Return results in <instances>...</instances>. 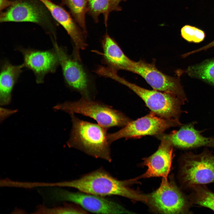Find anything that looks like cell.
Here are the masks:
<instances>
[{"instance_id": "ba28073f", "label": "cell", "mask_w": 214, "mask_h": 214, "mask_svg": "<svg viewBox=\"0 0 214 214\" xmlns=\"http://www.w3.org/2000/svg\"><path fill=\"white\" fill-rule=\"evenodd\" d=\"M183 125L179 119L158 117L152 112L135 120L130 121L117 132L108 133V139L112 143L122 138L127 139L147 135L158 136L171 127Z\"/></svg>"}, {"instance_id": "3957f363", "label": "cell", "mask_w": 214, "mask_h": 214, "mask_svg": "<svg viewBox=\"0 0 214 214\" xmlns=\"http://www.w3.org/2000/svg\"><path fill=\"white\" fill-rule=\"evenodd\" d=\"M69 114H78L92 118L97 123L108 129L124 127L130 120L121 112L93 99L83 97L74 101H66L55 107Z\"/></svg>"}, {"instance_id": "44dd1931", "label": "cell", "mask_w": 214, "mask_h": 214, "mask_svg": "<svg viewBox=\"0 0 214 214\" xmlns=\"http://www.w3.org/2000/svg\"><path fill=\"white\" fill-rule=\"evenodd\" d=\"M37 213L53 214H85L86 212L76 205L66 204L63 206L48 208L40 206L36 211Z\"/></svg>"}, {"instance_id": "5b68a950", "label": "cell", "mask_w": 214, "mask_h": 214, "mask_svg": "<svg viewBox=\"0 0 214 214\" xmlns=\"http://www.w3.org/2000/svg\"><path fill=\"white\" fill-rule=\"evenodd\" d=\"M70 192L56 187L45 188L43 197L45 202L49 204L63 201L73 202L85 210L92 213L102 214H117L126 210L117 203L104 196L80 191Z\"/></svg>"}, {"instance_id": "52a82bcc", "label": "cell", "mask_w": 214, "mask_h": 214, "mask_svg": "<svg viewBox=\"0 0 214 214\" xmlns=\"http://www.w3.org/2000/svg\"><path fill=\"white\" fill-rule=\"evenodd\" d=\"M53 44L67 86L79 93L82 97L93 99L94 91L90 79L80 62L81 59L73 54L69 55L67 50L59 46L56 41H53Z\"/></svg>"}, {"instance_id": "ffe728a7", "label": "cell", "mask_w": 214, "mask_h": 214, "mask_svg": "<svg viewBox=\"0 0 214 214\" xmlns=\"http://www.w3.org/2000/svg\"><path fill=\"white\" fill-rule=\"evenodd\" d=\"M87 12L97 22H98L99 16L103 14L106 26L109 14V0H87Z\"/></svg>"}, {"instance_id": "6da1fadb", "label": "cell", "mask_w": 214, "mask_h": 214, "mask_svg": "<svg viewBox=\"0 0 214 214\" xmlns=\"http://www.w3.org/2000/svg\"><path fill=\"white\" fill-rule=\"evenodd\" d=\"M72 126L67 144L96 158L111 162L112 158L108 129L98 123L84 121L71 114Z\"/></svg>"}, {"instance_id": "4fadbf2b", "label": "cell", "mask_w": 214, "mask_h": 214, "mask_svg": "<svg viewBox=\"0 0 214 214\" xmlns=\"http://www.w3.org/2000/svg\"><path fill=\"white\" fill-rule=\"evenodd\" d=\"M159 138L161 143L156 152L144 159L147 170L143 178L162 177L167 178L170 172L172 158L173 145L165 135Z\"/></svg>"}, {"instance_id": "603a6c76", "label": "cell", "mask_w": 214, "mask_h": 214, "mask_svg": "<svg viewBox=\"0 0 214 214\" xmlns=\"http://www.w3.org/2000/svg\"><path fill=\"white\" fill-rule=\"evenodd\" d=\"M123 0H109V13L111 11H119L121 8L119 6L121 1Z\"/></svg>"}, {"instance_id": "5bb4252c", "label": "cell", "mask_w": 214, "mask_h": 214, "mask_svg": "<svg viewBox=\"0 0 214 214\" xmlns=\"http://www.w3.org/2000/svg\"><path fill=\"white\" fill-rule=\"evenodd\" d=\"M196 122L183 125L180 129L165 135L173 146L182 149H189L201 147H214V137H206L201 133L204 130H199L195 128Z\"/></svg>"}, {"instance_id": "e0dca14e", "label": "cell", "mask_w": 214, "mask_h": 214, "mask_svg": "<svg viewBox=\"0 0 214 214\" xmlns=\"http://www.w3.org/2000/svg\"><path fill=\"white\" fill-rule=\"evenodd\" d=\"M192 192L188 198L192 204L208 208L214 211V193L204 185H198L191 187Z\"/></svg>"}, {"instance_id": "8fae6325", "label": "cell", "mask_w": 214, "mask_h": 214, "mask_svg": "<svg viewBox=\"0 0 214 214\" xmlns=\"http://www.w3.org/2000/svg\"><path fill=\"white\" fill-rule=\"evenodd\" d=\"M23 57L24 67L34 73L37 83H43L45 76L54 73L59 64L58 57L55 49L41 50L21 47L17 48Z\"/></svg>"}, {"instance_id": "7402d4cb", "label": "cell", "mask_w": 214, "mask_h": 214, "mask_svg": "<svg viewBox=\"0 0 214 214\" xmlns=\"http://www.w3.org/2000/svg\"><path fill=\"white\" fill-rule=\"evenodd\" d=\"M181 34L182 38L190 42L199 43L205 37V33L202 30L190 25H185L181 29Z\"/></svg>"}, {"instance_id": "d6986e66", "label": "cell", "mask_w": 214, "mask_h": 214, "mask_svg": "<svg viewBox=\"0 0 214 214\" xmlns=\"http://www.w3.org/2000/svg\"><path fill=\"white\" fill-rule=\"evenodd\" d=\"M62 2L68 8L75 21L86 34L85 15L87 12V0H62Z\"/></svg>"}, {"instance_id": "9c48e42d", "label": "cell", "mask_w": 214, "mask_h": 214, "mask_svg": "<svg viewBox=\"0 0 214 214\" xmlns=\"http://www.w3.org/2000/svg\"><path fill=\"white\" fill-rule=\"evenodd\" d=\"M126 70L138 74L155 90L171 94L185 101L187 100L178 78L169 76L159 70L153 62L143 60L135 62L131 60Z\"/></svg>"}, {"instance_id": "9a60e30c", "label": "cell", "mask_w": 214, "mask_h": 214, "mask_svg": "<svg viewBox=\"0 0 214 214\" xmlns=\"http://www.w3.org/2000/svg\"><path fill=\"white\" fill-rule=\"evenodd\" d=\"M24 67L22 64L15 65L4 60L1 64L0 75V104H9L11 100L12 93Z\"/></svg>"}, {"instance_id": "ac0fdd59", "label": "cell", "mask_w": 214, "mask_h": 214, "mask_svg": "<svg viewBox=\"0 0 214 214\" xmlns=\"http://www.w3.org/2000/svg\"><path fill=\"white\" fill-rule=\"evenodd\" d=\"M186 72L190 77L199 78L214 85V59L189 67Z\"/></svg>"}, {"instance_id": "2e32d148", "label": "cell", "mask_w": 214, "mask_h": 214, "mask_svg": "<svg viewBox=\"0 0 214 214\" xmlns=\"http://www.w3.org/2000/svg\"><path fill=\"white\" fill-rule=\"evenodd\" d=\"M101 43L103 61L106 66L117 71L125 70L131 59L125 54L117 43L106 34Z\"/></svg>"}, {"instance_id": "7a4b0ae2", "label": "cell", "mask_w": 214, "mask_h": 214, "mask_svg": "<svg viewBox=\"0 0 214 214\" xmlns=\"http://www.w3.org/2000/svg\"><path fill=\"white\" fill-rule=\"evenodd\" d=\"M127 181L118 180L105 170L99 169L80 178L53 183L54 186L74 188L79 191L104 196L118 195L130 199L147 202V196L131 189Z\"/></svg>"}, {"instance_id": "d4e9b609", "label": "cell", "mask_w": 214, "mask_h": 214, "mask_svg": "<svg viewBox=\"0 0 214 214\" xmlns=\"http://www.w3.org/2000/svg\"><path fill=\"white\" fill-rule=\"evenodd\" d=\"M13 2V1L9 0H0V9L1 10L7 7L11 6Z\"/></svg>"}, {"instance_id": "8992f818", "label": "cell", "mask_w": 214, "mask_h": 214, "mask_svg": "<svg viewBox=\"0 0 214 214\" xmlns=\"http://www.w3.org/2000/svg\"><path fill=\"white\" fill-rule=\"evenodd\" d=\"M180 177L188 188L214 182V155L207 149L199 154L186 153L182 159Z\"/></svg>"}, {"instance_id": "cb8c5ba5", "label": "cell", "mask_w": 214, "mask_h": 214, "mask_svg": "<svg viewBox=\"0 0 214 214\" xmlns=\"http://www.w3.org/2000/svg\"><path fill=\"white\" fill-rule=\"evenodd\" d=\"M214 46V40L208 44L207 45L203 46L201 48L186 53V54L187 56H189L191 55L192 54H193L196 53L198 52L199 51H203L204 50H206Z\"/></svg>"}, {"instance_id": "277c9868", "label": "cell", "mask_w": 214, "mask_h": 214, "mask_svg": "<svg viewBox=\"0 0 214 214\" xmlns=\"http://www.w3.org/2000/svg\"><path fill=\"white\" fill-rule=\"evenodd\" d=\"M109 78L125 85L133 91L145 102L152 112L167 119H179L183 112L181 108L185 100L173 94L154 89H147L128 81L113 72Z\"/></svg>"}, {"instance_id": "7c38bea8", "label": "cell", "mask_w": 214, "mask_h": 214, "mask_svg": "<svg viewBox=\"0 0 214 214\" xmlns=\"http://www.w3.org/2000/svg\"><path fill=\"white\" fill-rule=\"evenodd\" d=\"M49 19L46 11L40 6L29 1H13L7 10L1 12L0 22H30L47 25Z\"/></svg>"}, {"instance_id": "30bf717a", "label": "cell", "mask_w": 214, "mask_h": 214, "mask_svg": "<svg viewBox=\"0 0 214 214\" xmlns=\"http://www.w3.org/2000/svg\"><path fill=\"white\" fill-rule=\"evenodd\" d=\"M148 202L162 213L180 214L188 213L192 204L177 186L163 178L159 187L147 196Z\"/></svg>"}]
</instances>
